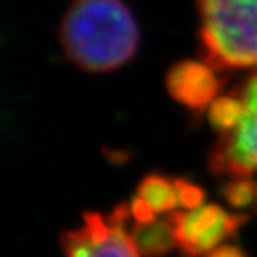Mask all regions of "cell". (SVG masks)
<instances>
[{
    "mask_svg": "<svg viewBox=\"0 0 257 257\" xmlns=\"http://www.w3.org/2000/svg\"><path fill=\"white\" fill-rule=\"evenodd\" d=\"M236 91L246 105L245 120L236 131L218 138L209 152L207 165L213 175L246 179L257 172V73Z\"/></svg>",
    "mask_w": 257,
    "mask_h": 257,
    "instance_id": "cell-3",
    "label": "cell"
},
{
    "mask_svg": "<svg viewBox=\"0 0 257 257\" xmlns=\"http://www.w3.org/2000/svg\"><path fill=\"white\" fill-rule=\"evenodd\" d=\"M255 200H257V195H255ZM255 209H257V202H255Z\"/></svg>",
    "mask_w": 257,
    "mask_h": 257,
    "instance_id": "cell-14",
    "label": "cell"
},
{
    "mask_svg": "<svg viewBox=\"0 0 257 257\" xmlns=\"http://www.w3.org/2000/svg\"><path fill=\"white\" fill-rule=\"evenodd\" d=\"M200 54L216 72L257 66V0H198Z\"/></svg>",
    "mask_w": 257,
    "mask_h": 257,
    "instance_id": "cell-2",
    "label": "cell"
},
{
    "mask_svg": "<svg viewBox=\"0 0 257 257\" xmlns=\"http://www.w3.org/2000/svg\"><path fill=\"white\" fill-rule=\"evenodd\" d=\"M177 246L188 257L207 255L218 248L221 241L236 236L241 225L246 223V214L227 213L220 205L207 204L188 213H172Z\"/></svg>",
    "mask_w": 257,
    "mask_h": 257,
    "instance_id": "cell-4",
    "label": "cell"
},
{
    "mask_svg": "<svg viewBox=\"0 0 257 257\" xmlns=\"http://www.w3.org/2000/svg\"><path fill=\"white\" fill-rule=\"evenodd\" d=\"M245 114H246L245 102L239 96V93L234 89V93L220 96V98H216L211 104L207 118H209V123L213 125V128L220 131L221 134H229L243 123Z\"/></svg>",
    "mask_w": 257,
    "mask_h": 257,
    "instance_id": "cell-9",
    "label": "cell"
},
{
    "mask_svg": "<svg viewBox=\"0 0 257 257\" xmlns=\"http://www.w3.org/2000/svg\"><path fill=\"white\" fill-rule=\"evenodd\" d=\"M223 88V79L209 64L198 61H179L166 75V89L173 100L191 112H202L211 107Z\"/></svg>",
    "mask_w": 257,
    "mask_h": 257,
    "instance_id": "cell-6",
    "label": "cell"
},
{
    "mask_svg": "<svg viewBox=\"0 0 257 257\" xmlns=\"http://www.w3.org/2000/svg\"><path fill=\"white\" fill-rule=\"evenodd\" d=\"M59 40L86 72H111L133 59L140 32L121 0H75L64 13Z\"/></svg>",
    "mask_w": 257,
    "mask_h": 257,
    "instance_id": "cell-1",
    "label": "cell"
},
{
    "mask_svg": "<svg viewBox=\"0 0 257 257\" xmlns=\"http://www.w3.org/2000/svg\"><path fill=\"white\" fill-rule=\"evenodd\" d=\"M175 191L177 197H179V202L184 205L186 209L193 211V209L202 207L205 200V191L195 182L188 181V179H175Z\"/></svg>",
    "mask_w": 257,
    "mask_h": 257,
    "instance_id": "cell-11",
    "label": "cell"
},
{
    "mask_svg": "<svg viewBox=\"0 0 257 257\" xmlns=\"http://www.w3.org/2000/svg\"><path fill=\"white\" fill-rule=\"evenodd\" d=\"M66 257H140L123 227L109 223L98 213L82 214V225L61 236Z\"/></svg>",
    "mask_w": 257,
    "mask_h": 257,
    "instance_id": "cell-5",
    "label": "cell"
},
{
    "mask_svg": "<svg viewBox=\"0 0 257 257\" xmlns=\"http://www.w3.org/2000/svg\"><path fill=\"white\" fill-rule=\"evenodd\" d=\"M138 197L145 198L154 211L159 214L173 213L179 197L175 191V182L161 173H149L138 186Z\"/></svg>",
    "mask_w": 257,
    "mask_h": 257,
    "instance_id": "cell-8",
    "label": "cell"
},
{
    "mask_svg": "<svg viewBox=\"0 0 257 257\" xmlns=\"http://www.w3.org/2000/svg\"><path fill=\"white\" fill-rule=\"evenodd\" d=\"M131 213H133L136 223H152V221H156L154 207L141 197L133 198V202H131Z\"/></svg>",
    "mask_w": 257,
    "mask_h": 257,
    "instance_id": "cell-12",
    "label": "cell"
},
{
    "mask_svg": "<svg viewBox=\"0 0 257 257\" xmlns=\"http://www.w3.org/2000/svg\"><path fill=\"white\" fill-rule=\"evenodd\" d=\"M131 237L143 257H163L177 246L170 218L152 223H136L131 230Z\"/></svg>",
    "mask_w": 257,
    "mask_h": 257,
    "instance_id": "cell-7",
    "label": "cell"
},
{
    "mask_svg": "<svg viewBox=\"0 0 257 257\" xmlns=\"http://www.w3.org/2000/svg\"><path fill=\"white\" fill-rule=\"evenodd\" d=\"M253 193H255V184L250 179H236L223 184L220 189L223 200L236 209L248 207L253 200Z\"/></svg>",
    "mask_w": 257,
    "mask_h": 257,
    "instance_id": "cell-10",
    "label": "cell"
},
{
    "mask_svg": "<svg viewBox=\"0 0 257 257\" xmlns=\"http://www.w3.org/2000/svg\"><path fill=\"white\" fill-rule=\"evenodd\" d=\"M204 257H246V253L236 245H223L214 248L213 252H209Z\"/></svg>",
    "mask_w": 257,
    "mask_h": 257,
    "instance_id": "cell-13",
    "label": "cell"
}]
</instances>
